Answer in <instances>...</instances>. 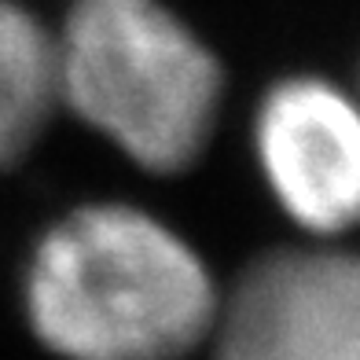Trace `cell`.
I'll list each match as a JSON object with an SVG mask.
<instances>
[{"label":"cell","mask_w":360,"mask_h":360,"mask_svg":"<svg viewBox=\"0 0 360 360\" xmlns=\"http://www.w3.org/2000/svg\"><path fill=\"white\" fill-rule=\"evenodd\" d=\"M22 313L59 360H184L214 335L221 287L166 221L129 202H92L41 236Z\"/></svg>","instance_id":"6da1fadb"},{"label":"cell","mask_w":360,"mask_h":360,"mask_svg":"<svg viewBox=\"0 0 360 360\" xmlns=\"http://www.w3.org/2000/svg\"><path fill=\"white\" fill-rule=\"evenodd\" d=\"M56 103L151 173L206 151L221 110V63L162 0H70L52 30Z\"/></svg>","instance_id":"7a4b0ae2"},{"label":"cell","mask_w":360,"mask_h":360,"mask_svg":"<svg viewBox=\"0 0 360 360\" xmlns=\"http://www.w3.org/2000/svg\"><path fill=\"white\" fill-rule=\"evenodd\" d=\"M214 360H360V254L287 247L221 294Z\"/></svg>","instance_id":"3957f363"},{"label":"cell","mask_w":360,"mask_h":360,"mask_svg":"<svg viewBox=\"0 0 360 360\" xmlns=\"http://www.w3.org/2000/svg\"><path fill=\"white\" fill-rule=\"evenodd\" d=\"M254 151L280 210L316 239L360 224V100L327 77H287L254 114Z\"/></svg>","instance_id":"277c9868"},{"label":"cell","mask_w":360,"mask_h":360,"mask_svg":"<svg viewBox=\"0 0 360 360\" xmlns=\"http://www.w3.org/2000/svg\"><path fill=\"white\" fill-rule=\"evenodd\" d=\"M52 107V30L19 0H0V166L30 151Z\"/></svg>","instance_id":"5b68a950"}]
</instances>
